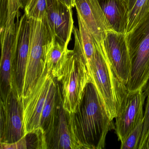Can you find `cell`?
I'll use <instances>...</instances> for the list:
<instances>
[{"mask_svg": "<svg viewBox=\"0 0 149 149\" xmlns=\"http://www.w3.org/2000/svg\"><path fill=\"white\" fill-rule=\"evenodd\" d=\"M18 11L12 14L5 26L0 28L1 54L0 65L1 101L6 102L13 90V68L17 42Z\"/></svg>", "mask_w": 149, "mask_h": 149, "instance_id": "6", "label": "cell"}, {"mask_svg": "<svg viewBox=\"0 0 149 149\" xmlns=\"http://www.w3.org/2000/svg\"><path fill=\"white\" fill-rule=\"evenodd\" d=\"M20 8H22L20 0H9L7 19L13 13L19 11Z\"/></svg>", "mask_w": 149, "mask_h": 149, "instance_id": "24", "label": "cell"}, {"mask_svg": "<svg viewBox=\"0 0 149 149\" xmlns=\"http://www.w3.org/2000/svg\"><path fill=\"white\" fill-rule=\"evenodd\" d=\"M62 98L60 82L54 78L40 118V129L47 149H50L58 121L59 105Z\"/></svg>", "mask_w": 149, "mask_h": 149, "instance_id": "14", "label": "cell"}, {"mask_svg": "<svg viewBox=\"0 0 149 149\" xmlns=\"http://www.w3.org/2000/svg\"><path fill=\"white\" fill-rule=\"evenodd\" d=\"M103 44L115 74L126 86L131 63L125 35L112 30L108 31Z\"/></svg>", "mask_w": 149, "mask_h": 149, "instance_id": "11", "label": "cell"}, {"mask_svg": "<svg viewBox=\"0 0 149 149\" xmlns=\"http://www.w3.org/2000/svg\"><path fill=\"white\" fill-rule=\"evenodd\" d=\"M89 81L86 65L74 50H70L59 81L63 108L67 113L74 112L82 97L84 88Z\"/></svg>", "mask_w": 149, "mask_h": 149, "instance_id": "5", "label": "cell"}, {"mask_svg": "<svg viewBox=\"0 0 149 149\" xmlns=\"http://www.w3.org/2000/svg\"><path fill=\"white\" fill-rule=\"evenodd\" d=\"M24 10L29 18L42 20L47 15V0H29Z\"/></svg>", "mask_w": 149, "mask_h": 149, "instance_id": "20", "label": "cell"}, {"mask_svg": "<svg viewBox=\"0 0 149 149\" xmlns=\"http://www.w3.org/2000/svg\"><path fill=\"white\" fill-rule=\"evenodd\" d=\"M47 17L56 38L68 46L74 26L72 8L60 0H47Z\"/></svg>", "mask_w": 149, "mask_h": 149, "instance_id": "13", "label": "cell"}, {"mask_svg": "<svg viewBox=\"0 0 149 149\" xmlns=\"http://www.w3.org/2000/svg\"><path fill=\"white\" fill-rule=\"evenodd\" d=\"M146 97L143 90L128 91L122 100L116 117L114 130L118 140L123 142L143 118V106Z\"/></svg>", "mask_w": 149, "mask_h": 149, "instance_id": "10", "label": "cell"}, {"mask_svg": "<svg viewBox=\"0 0 149 149\" xmlns=\"http://www.w3.org/2000/svg\"><path fill=\"white\" fill-rule=\"evenodd\" d=\"M143 118L121 142L120 149H138L143 129Z\"/></svg>", "mask_w": 149, "mask_h": 149, "instance_id": "21", "label": "cell"}, {"mask_svg": "<svg viewBox=\"0 0 149 149\" xmlns=\"http://www.w3.org/2000/svg\"><path fill=\"white\" fill-rule=\"evenodd\" d=\"M29 0H20L21 5L22 8H25L27 3Z\"/></svg>", "mask_w": 149, "mask_h": 149, "instance_id": "29", "label": "cell"}, {"mask_svg": "<svg viewBox=\"0 0 149 149\" xmlns=\"http://www.w3.org/2000/svg\"><path fill=\"white\" fill-rule=\"evenodd\" d=\"M113 31L125 35L129 10L124 0H98Z\"/></svg>", "mask_w": 149, "mask_h": 149, "instance_id": "15", "label": "cell"}, {"mask_svg": "<svg viewBox=\"0 0 149 149\" xmlns=\"http://www.w3.org/2000/svg\"><path fill=\"white\" fill-rule=\"evenodd\" d=\"M143 90L145 96L147 97L149 94V80Z\"/></svg>", "mask_w": 149, "mask_h": 149, "instance_id": "28", "label": "cell"}, {"mask_svg": "<svg viewBox=\"0 0 149 149\" xmlns=\"http://www.w3.org/2000/svg\"><path fill=\"white\" fill-rule=\"evenodd\" d=\"M17 15V36L13 68V89L22 101L25 75L28 60L31 40V19L24 13L19 20Z\"/></svg>", "mask_w": 149, "mask_h": 149, "instance_id": "8", "label": "cell"}, {"mask_svg": "<svg viewBox=\"0 0 149 149\" xmlns=\"http://www.w3.org/2000/svg\"><path fill=\"white\" fill-rule=\"evenodd\" d=\"M77 13L98 42L103 41L108 31H113L98 0H76Z\"/></svg>", "mask_w": 149, "mask_h": 149, "instance_id": "12", "label": "cell"}, {"mask_svg": "<svg viewBox=\"0 0 149 149\" xmlns=\"http://www.w3.org/2000/svg\"><path fill=\"white\" fill-rule=\"evenodd\" d=\"M54 78L46 67L31 95L22 101L24 135L41 130V116Z\"/></svg>", "mask_w": 149, "mask_h": 149, "instance_id": "7", "label": "cell"}, {"mask_svg": "<svg viewBox=\"0 0 149 149\" xmlns=\"http://www.w3.org/2000/svg\"><path fill=\"white\" fill-rule=\"evenodd\" d=\"M140 149H149V128L143 145Z\"/></svg>", "mask_w": 149, "mask_h": 149, "instance_id": "25", "label": "cell"}, {"mask_svg": "<svg viewBox=\"0 0 149 149\" xmlns=\"http://www.w3.org/2000/svg\"><path fill=\"white\" fill-rule=\"evenodd\" d=\"M60 1L64 3L69 8H72L75 7L76 0H60Z\"/></svg>", "mask_w": 149, "mask_h": 149, "instance_id": "26", "label": "cell"}, {"mask_svg": "<svg viewBox=\"0 0 149 149\" xmlns=\"http://www.w3.org/2000/svg\"><path fill=\"white\" fill-rule=\"evenodd\" d=\"M1 143H15L24 136L23 104L13 89L6 102L1 101Z\"/></svg>", "mask_w": 149, "mask_h": 149, "instance_id": "9", "label": "cell"}, {"mask_svg": "<svg viewBox=\"0 0 149 149\" xmlns=\"http://www.w3.org/2000/svg\"><path fill=\"white\" fill-rule=\"evenodd\" d=\"M77 16L79 29L74 26L73 29L75 39L74 48L73 50L87 68L95 54V40L80 15L77 14Z\"/></svg>", "mask_w": 149, "mask_h": 149, "instance_id": "17", "label": "cell"}, {"mask_svg": "<svg viewBox=\"0 0 149 149\" xmlns=\"http://www.w3.org/2000/svg\"><path fill=\"white\" fill-rule=\"evenodd\" d=\"M70 51L68 46L55 36L47 50L45 59L47 70L58 81H61Z\"/></svg>", "mask_w": 149, "mask_h": 149, "instance_id": "16", "label": "cell"}, {"mask_svg": "<svg viewBox=\"0 0 149 149\" xmlns=\"http://www.w3.org/2000/svg\"><path fill=\"white\" fill-rule=\"evenodd\" d=\"M149 12V0H136L129 11L126 33L130 32Z\"/></svg>", "mask_w": 149, "mask_h": 149, "instance_id": "19", "label": "cell"}, {"mask_svg": "<svg viewBox=\"0 0 149 149\" xmlns=\"http://www.w3.org/2000/svg\"><path fill=\"white\" fill-rule=\"evenodd\" d=\"M50 149H74L67 111L63 108L62 98L59 105L58 121Z\"/></svg>", "mask_w": 149, "mask_h": 149, "instance_id": "18", "label": "cell"}, {"mask_svg": "<svg viewBox=\"0 0 149 149\" xmlns=\"http://www.w3.org/2000/svg\"><path fill=\"white\" fill-rule=\"evenodd\" d=\"M136 1V0H127V3L129 12L134 6Z\"/></svg>", "mask_w": 149, "mask_h": 149, "instance_id": "27", "label": "cell"}, {"mask_svg": "<svg viewBox=\"0 0 149 149\" xmlns=\"http://www.w3.org/2000/svg\"><path fill=\"white\" fill-rule=\"evenodd\" d=\"M9 0H0V28L3 27L7 20Z\"/></svg>", "mask_w": 149, "mask_h": 149, "instance_id": "23", "label": "cell"}, {"mask_svg": "<svg viewBox=\"0 0 149 149\" xmlns=\"http://www.w3.org/2000/svg\"><path fill=\"white\" fill-rule=\"evenodd\" d=\"M67 113L74 149L104 148L106 136L115 125L90 80L74 112Z\"/></svg>", "mask_w": 149, "mask_h": 149, "instance_id": "1", "label": "cell"}, {"mask_svg": "<svg viewBox=\"0 0 149 149\" xmlns=\"http://www.w3.org/2000/svg\"><path fill=\"white\" fill-rule=\"evenodd\" d=\"M124 1H126V2H127V0H124Z\"/></svg>", "mask_w": 149, "mask_h": 149, "instance_id": "30", "label": "cell"}, {"mask_svg": "<svg viewBox=\"0 0 149 149\" xmlns=\"http://www.w3.org/2000/svg\"><path fill=\"white\" fill-rule=\"evenodd\" d=\"M149 128V94L147 96L146 105L145 111L144 114L143 118V129H142V134L140 141L139 144L138 148L140 149L143 145L144 140L145 139L146 136Z\"/></svg>", "mask_w": 149, "mask_h": 149, "instance_id": "22", "label": "cell"}, {"mask_svg": "<svg viewBox=\"0 0 149 149\" xmlns=\"http://www.w3.org/2000/svg\"><path fill=\"white\" fill-rule=\"evenodd\" d=\"M31 22L30 48L22 92V101L31 95L45 70L46 53L54 37L47 15L42 20L31 19Z\"/></svg>", "mask_w": 149, "mask_h": 149, "instance_id": "4", "label": "cell"}, {"mask_svg": "<svg viewBox=\"0 0 149 149\" xmlns=\"http://www.w3.org/2000/svg\"><path fill=\"white\" fill-rule=\"evenodd\" d=\"M125 36L131 63L126 87L134 92L143 90L149 80V12Z\"/></svg>", "mask_w": 149, "mask_h": 149, "instance_id": "3", "label": "cell"}, {"mask_svg": "<svg viewBox=\"0 0 149 149\" xmlns=\"http://www.w3.org/2000/svg\"><path fill=\"white\" fill-rule=\"evenodd\" d=\"M95 53L87 68L90 80L94 84L111 120L118 114L123 98L127 92L126 85L118 78L107 56L103 42L95 40Z\"/></svg>", "mask_w": 149, "mask_h": 149, "instance_id": "2", "label": "cell"}]
</instances>
